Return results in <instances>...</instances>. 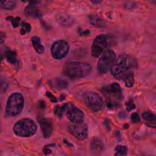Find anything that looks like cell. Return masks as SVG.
Masks as SVG:
<instances>
[{
	"label": "cell",
	"instance_id": "obj_1",
	"mask_svg": "<svg viewBox=\"0 0 156 156\" xmlns=\"http://www.w3.org/2000/svg\"><path fill=\"white\" fill-rule=\"evenodd\" d=\"M137 68L136 60L130 55L121 54L115 60L110 71L113 77L122 80L127 87H131L134 82V71Z\"/></svg>",
	"mask_w": 156,
	"mask_h": 156
},
{
	"label": "cell",
	"instance_id": "obj_2",
	"mask_svg": "<svg viewBox=\"0 0 156 156\" xmlns=\"http://www.w3.org/2000/svg\"><path fill=\"white\" fill-rule=\"evenodd\" d=\"M91 66L86 63L72 62L66 63L63 67V73L71 79L83 78L90 73Z\"/></svg>",
	"mask_w": 156,
	"mask_h": 156
},
{
	"label": "cell",
	"instance_id": "obj_3",
	"mask_svg": "<svg viewBox=\"0 0 156 156\" xmlns=\"http://www.w3.org/2000/svg\"><path fill=\"white\" fill-rule=\"evenodd\" d=\"M37 130V126L34 120L30 118H23L18 121L13 126L14 133L23 137H29L34 135Z\"/></svg>",
	"mask_w": 156,
	"mask_h": 156
},
{
	"label": "cell",
	"instance_id": "obj_4",
	"mask_svg": "<svg viewBox=\"0 0 156 156\" xmlns=\"http://www.w3.org/2000/svg\"><path fill=\"white\" fill-rule=\"evenodd\" d=\"M24 100L22 94L14 93L12 94L7 102L5 113L10 116H15L19 115L23 109Z\"/></svg>",
	"mask_w": 156,
	"mask_h": 156
},
{
	"label": "cell",
	"instance_id": "obj_5",
	"mask_svg": "<svg viewBox=\"0 0 156 156\" xmlns=\"http://www.w3.org/2000/svg\"><path fill=\"white\" fill-rule=\"evenodd\" d=\"M113 41L114 39L111 35L101 34L97 36L91 46V55L94 57H99L106 48L113 44Z\"/></svg>",
	"mask_w": 156,
	"mask_h": 156
},
{
	"label": "cell",
	"instance_id": "obj_6",
	"mask_svg": "<svg viewBox=\"0 0 156 156\" xmlns=\"http://www.w3.org/2000/svg\"><path fill=\"white\" fill-rule=\"evenodd\" d=\"M116 60V54L111 49L105 50L98 60L97 68L99 73H106L113 66Z\"/></svg>",
	"mask_w": 156,
	"mask_h": 156
},
{
	"label": "cell",
	"instance_id": "obj_7",
	"mask_svg": "<svg viewBox=\"0 0 156 156\" xmlns=\"http://www.w3.org/2000/svg\"><path fill=\"white\" fill-rule=\"evenodd\" d=\"M83 101L85 105L92 111L98 112L103 106V101L101 96L94 91H87L83 94Z\"/></svg>",
	"mask_w": 156,
	"mask_h": 156
},
{
	"label": "cell",
	"instance_id": "obj_8",
	"mask_svg": "<svg viewBox=\"0 0 156 156\" xmlns=\"http://www.w3.org/2000/svg\"><path fill=\"white\" fill-rule=\"evenodd\" d=\"M69 51V44L63 40H58L55 41L51 48V55L53 58L60 60L64 58Z\"/></svg>",
	"mask_w": 156,
	"mask_h": 156
},
{
	"label": "cell",
	"instance_id": "obj_9",
	"mask_svg": "<svg viewBox=\"0 0 156 156\" xmlns=\"http://www.w3.org/2000/svg\"><path fill=\"white\" fill-rule=\"evenodd\" d=\"M68 130L69 133L78 140H84L88 136V127L83 121L79 122H71V124L68 126Z\"/></svg>",
	"mask_w": 156,
	"mask_h": 156
},
{
	"label": "cell",
	"instance_id": "obj_10",
	"mask_svg": "<svg viewBox=\"0 0 156 156\" xmlns=\"http://www.w3.org/2000/svg\"><path fill=\"white\" fill-rule=\"evenodd\" d=\"M66 115L71 122H83L84 120L85 116L83 112L71 104L68 103L66 110Z\"/></svg>",
	"mask_w": 156,
	"mask_h": 156
},
{
	"label": "cell",
	"instance_id": "obj_11",
	"mask_svg": "<svg viewBox=\"0 0 156 156\" xmlns=\"http://www.w3.org/2000/svg\"><path fill=\"white\" fill-rule=\"evenodd\" d=\"M104 93L109 98L114 99H121V89L118 83L114 82L102 88Z\"/></svg>",
	"mask_w": 156,
	"mask_h": 156
},
{
	"label": "cell",
	"instance_id": "obj_12",
	"mask_svg": "<svg viewBox=\"0 0 156 156\" xmlns=\"http://www.w3.org/2000/svg\"><path fill=\"white\" fill-rule=\"evenodd\" d=\"M38 121L44 136L45 138H49L52 132V125L51 121L49 119L40 118L38 119Z\"/></svg>",
	"mask_w": 156,
	"mask_h": 156
},
{
	"label": "cell",
	"instance_id": "obj_13",
	"mask_svg": "<svg viewBox=\"0 0 156 156\" xmlns=\"http://www.w3.org/2000/svg\"><path fill=\"white\" fill-rule=\"evenodd\" d=\"M104 143L99 138H94L90 143V149L94 154H99L104 149Z\"/></svg>",
	"mask_w": 156,
	"mask_h": 156
},
{
	"label": "cell",
	"instance_id": "obj_14",
	"mask_svg": "<svg viewBox=\"0 0 156 156\" xmlns=\"http://www.w3.org/2000/svg\"><path fill=\"white\" fill-rule=\"evenodd\" d=\"M24 12L26 15L32 18H40L41 13L40 10L34 5H28L25 8Z\"/></svg>",
	"mask_w": 156,
	"mask_h": 156
},
{
	"label": "cell",
	"instance_id": "obj_15",
	"mask_svg": "<svg viewBox=\"0 0 156 156\" xmlns=\"http://www.w3.org/2000/svg\"><path fill=\"white\" fill-rule=\"evenodd\" d=\"M57 21L64 26H69L73 23V19L71 16L63 13L57 16Z\"/></svg>",
	"mask_w": 156,
	"mask_h": 156
},
{
	"label": "cell",
	"instance_id": "obj_16",
	"mask_svg": "<svg viewBox=\"0 0 156 156\" xmlns=\"http://www.w3.org/2000/svg\"><path fill=\"white\" fill-rule=\"evenodd\" d=\"M31 41L35 50L37 53L42 54L44 52V46L42 45L39 37L37 36L32 37L31 38Z\"/></svg>",
	"mask_w": 156,
	"mask_h": 156
},
{
	"label": "cell",
	"instance_id": "obj_17",
	"mask_svg": "<svg viewBox=\"0 0 156 156\" xmlns=\"http://www.w3.org/2000/svg\"><path fill=\"white\" fill-rule=\"evenodd\" d=\"M4 55L6 57L7 60L9 63H13V64H18V60L17 58L16 54L13 51L7 49L4 51Z\"/></svg>",
	"mask_w": 156,
	"mask_h": 156
},
{
	"label": "cell",
	"instance_id": "obj_18",
	"mask_svg": "<svg viewBox=\"0 0 156 156\" xmlns=\"http://www.w3.org/2000/svg\"><path fill=\"white\" fill-rule=\"evenodd\" d=\"M16 5V0H0V9L12 10Z\"/></svg>",
	"mask_w": 156,
	"mask_h": 156
},
{
	"label": "cell",
	"instance_id": "obj_19",
	"mask_svg": "<svg viewBox=\"0 0 156 156\" xmlns=\"http://www.w3.org/2000/svg\"><path fill=\"white\" fill-rule=\"evenodd\" d=\"M90 23L91 25L97 27H102L105 26V22L98 16L90 17Z\"/></svg>",
	"mask_w": 156,
	"mask_h": 156
},
{
	"label": "cell",
	"instance_id": "obj_20",
	"mask_svg": "<svg viewBox=\"0 0 156 156\" xmlns=\"http://www.w3.org/2000/svg\"><path fill=\"white\" fill-rule=\"evenodd\" d=\"M115 155H126L127 154V147L125 146L118 145L115 149Z\"/></svg>",
	"mask_w": 156,
	"mask_h": 156
},
{
	"label": "cell",
	"instance_id": "obj_21",
	"mask_svg": "<svg viewBox=\"0 0 156 156\" xmlns=\"http://www.w3.org/2000/svg\"><path fill=\"white\" fill-rule=\"evenodd\" d=\"M142 118L148 121L155 122H156V115L150 112H145L142 114Z\"/></svg>",
	"mask_w": 156,
	"mask_h": 156
},
{
	"label": "cell",
	"instance_id": "obj_22",
	"mask_svg": "<svg viewBox=\"0 0 156 156\" xmlns=\"http://www.w3.org/2000/svg\"><path fill=\"white\" fill-rule=\"evenodd\" d=\"M68 104H63L62 105H58V106L55 107V111H54L55 114L60 118L62 117V115H63V112H65L66 110Z\"/></svg>",
	"mask_w": 156,
	"mask_h": 156
},
{
	"label": "cell",
	"instance_id": "obj_23",
	"mask_svg": "<svg viewBox=\"0 0 156 156\" xmlns=\"http://www.w3.org/2000/svg\"><path fill=\"white\" fill-rule=\"evenodd\" d=\"M31 27L30 25L26 22H23L21 23V34L24 35L26 33H28L30 31Z\"/></svg>",
	"mask_w": 156,
	"mask_h": 156
},
{
	"label": "cell",
	"instance_id": "obj_24",
	"mask_svg": "<svg viewBox=\"0 0 156 156\" xmlns=\"http://www.w3.org/2000/svg\"><path fill=\"white\" fill-rule=\"evenodd\" d=\"M6 20L10 21L12 23V26L14 27H17L19 25V23L20 21V18L19 17H13V16H8L6 18Z\"/></svg>",
	"mask_w": 156,
	"mask_h": 156
},
{
	"label": "cell",
	"instance_id": "obj_25",
	"mask_svg": "<svg viewBox=\"0 0 156 156\" xmlns=\"http://www.w3.org/2000/svg\"><path fill=\"white\" fill-rule=\"evenodd\" d=\"M131 119L134 122H138L140 121V118H139L138 115L137 113H132V115H131Z\"/></svg>",
	"mask_w": 156,
	"mask_h": 156
},
{
	"label": "cell",
	"instance_id": "obj_26",
	"mask_svg": "<svg viewBox=\"0 0 156 156\" xmlns=\"http://www.w3.org/2000/svg\"><path fill=\"white\" fill-rule=\"evenodd\" d=\"M126 107H127V110L128 111H130L131 110L135 108V105L133 104V102H128L126 103Z\"/></svg>",
	"mask_w": 156,
	"mask_h": 156
},
{
	"label": "cell",
	"instance_id": "obj_27",
	"mask_svg": "<svg viewBox=\"0 0 156 156\" xmlns=\"http://www.w3.org/2000/svg\"><path fill=\"white\" fill-rule=\"evenodd\" d=\"M101 1H102V0H90V1H91L92 3L96 4H99V3L101 2Z\"/></svg>",
	"mask_w": 156,
	"mask_h": 156
},
{
	"label": "cell",
	"instance_id": "obj_28",
	"mask_svg": "<svg viewBox=\"0 0 156 156\" xmlns=\"http://www.w3.org/2000/svg\"><path fill=\"white\" fill-rule=\"evenodd\" d=\"M2 58H3V55H2V52L1 50V48H0V62H1Z\"/></svg>",
	"mask_w": 156,
	"mask_h": 156
},
{
	"label": "cell",
	"instance_id": "obj_29",
	"mask_svg": "<svg viewBox=\"0 0 156 156\" xmlns=\"http://www.w3.org/2000/svg\"><path fill=\"white\" fill-rule=\"evenodd\" d=\"M21 1H23V2H26L27 0H21Z\"/></svg>",
	"mask_w": 156,
	"mask_h": 156
},
{
	"label": "cell",
	"instance_id": "obj_30",
	"mask_svg": "<svg viewBox=\"0 0 156 156\" xmlns=\"http://www.w3.org/2000/svg\"><path fill=\"white\" fill-rule=\"evenodd\" d=\"M0 108H1V102H0Z\"/></svg>",
	"mask_w": 156,
	"mask_h": 156
}]
</instances>
